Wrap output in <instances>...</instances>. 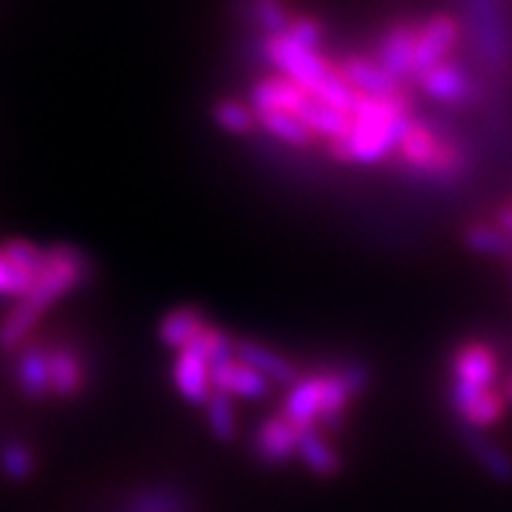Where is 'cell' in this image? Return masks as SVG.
Instances as JSON below:
<instances>
[{
	"label": "cell",
	"instance_id": "obj_1",
	"mask_svg": "<svg viewBox=\"0 0 512 512\" xmlns=\"http://www.w3.org/2000/svg\"><path fill=\"white\" fill-rule=\"evenodd\" d=\"M411 118L413 95L408 87L384 97L358 95L348 136L340 144H324V149L343 165H379L398 152Z\"/></svg>",
	"mask_w": 512,
	"mask_h": 512
},
{
	"label": "cell",
	"instance_id": "obj_2",
	"mask_svg": "<svg viewBox=\"0 0 512 512\" xmlns=\"http://www.w3.org/2000/svg\"><path fill=\"white\" fill-rule=\"evenodd\" d=\"M395 155L408 173L437 186L460 183L473 165L471 152L458 136L421 118H411Z\"/></svg>",
	"mask_w": 512,
	"mask_h": 512
},
{
	"label": "cell",
	"instance_id": "obj_3",
	"mask_svg": "<svg viewBox=\"0 0 512 512\" xmlns=\"http://www.w3.org/2000/svg\"><path fill=\"white\" fill-rule=\"evenodd\" d=\"M463 27L489 87L502 92L512 63V34L505 0H463Z\"/></svg>",
	"mask_w": 512,
	"mask_h": 512
},
{
	"label": "cell",
	"instance_id": "obj_4",
	"mask_svg": "<svg viewBox=\"0 0 512 512\" xmlns=\"http://www.w3.org/2000/svg\"><path fill=\"white\" fill-rule=\"evenodd\" d=\"M89 275H92V267H89V256L84 251L71 246V243H53V246H45L40 272L34 275L27 293L16 301H24L29 309L45 317L50 306H55L68 293L81 288L89 280Z\"/></svg>",
	"mask_w": 512,
	"mask_h": 512
},
{
	"label": "cell",
	"instance_id": "obj_5",
	"mask_svg": "<svg viewBox=\"0 0 512 512\" xmlns=\"http://www.w3.org/2000/svg\"><path fill=\"white\" fill-rule=\"evenodd\" d=\"M413 84L429 100L450 105V108H458V105H479V102L486 105L489 92H497V89H492L486 81H481L479 76L473 74V68L468 63L455 58V55H450L447 61L437 63L429 71H424ZM497 95H502V92H497Z\"/></svg>",
	"mask_w": 512,
	"mask_h": 512
},
{
	"label": "cell",
	"instance_id": "obj_6",
	"mask_svg": "<svg viewBox=\"0 0 512 512\" xmlns=\"http://www.w3.org/2000/svg\"><path fill=\"white\" fill-rule=\"evenodd\" d=\"M259 55L275 68L277 76H285L298 87H304L306 92H311V87L332 68L330 55H324L322 50L304 48L301 42H296L285 32L264 37L259 45Z\"/></svg>",
	"mask_w": 512,
	"mask_h": 512
},
{
	"label": "cell",
	"instance_id": "obj_7",
	"mask_svg": "<svg viewBox=\"0 0 512 512\" xmlns=\"http://www.w3.org/2000/svg\"><path fill=\"white\" fill-rule=\"evenodd\" d=\"M465 40L463 19L447 11H437V14L426 16L424 21H418L416 32V48H413V74L411 84L418 76L429 71L437 63L447 61L460 42Z\"/></svg>",
	"mask_w": 512,
	"mask_h": 512
},
{
	"label": "cell",
	"instance_id": "obj_8",
	"mask_svg": "<svg viewBox=\"0 0 512 512\" xmlns=\"http://www.w3.org/2000/svg\"><path fill=\"white\" fill-rule=\"evenodd\" d=\"M450 387L471 392H484L497 387L502 374V358L497 348L486 340H465L450 358Z\"/></svg>",
	"mask_w": 512,
	"mask_h": 512
},
{
	"label": "cell",
	"instance_id": "obj_9",
	"mask_svg": "<svg viewBox=\"0 0 512 512\" xmlns=\"http://www.w3.org/2000/svg\"><path fill=\"white\" fill-rule=\"evenodd\" d=\"M416 21H395L379 34L371 58L392 76L408 84L413 74V48H416Z\"/></svg>",
	"mask_w": 512,
	"mask_h": 512
},
{
	"label": "cell",
	"instance_id": "obj_10",
	"mask_svg": "<svg viewBox=\"0 0 512 512\" xmlns=\"http://www.w3.org/2000/svg\"><path fill=\"white\" fill-rule=\"evenodd\" d=\"M209 379H212V390L223 392L233 400H267L272 392V382L262 377L259 371L238 361L236 356L220 364L209 366Z\"/></svg>",
	"mask_w": 512,
	"mask_h": 512
},
{
	"label": "cell",
	"instance_id": "obj_11",
	"mask_svg": "<svg viewBox=\"0 0 512 512\" xmlns=\"http://www.w3.org/2000/svg\"><path fill=\"white\" fill-rule=\"evenodd\" d=\"M335 68L340 71L348 87L356 92V95H369V97H384V95H395L403 87V81L392 79L382 66H379L371 55L366 53H345L335 61Z\"/></svg>",
	"mask_w": 512,
	"mask_h": 512
},
{
	"label": "cell",
	"instance_id": "obj_12",
	"mask_svg": "<svg viewBox=\"0 0 512 512\" xmlns=\"http://www.w3.org/2000/svg\"><path fill=\"white\" fill-rule=\"evenodd\" d=\"M450 405L452 411L458 413L460 421L465 424V429H473V432H486L489 426L499 424L502 416L507 413V400L502 395V390L492 387V390L484 392H471V390H458V387H450Z\"/></svg>",
	"mask_w": 512,
	"mask_h": 512
},
{
	"label": "cell",
	"instance_id": "obj_13",
	"mask_svg": "<svg viewBox=\"0 0 512 512\" xmlns=\"http://www.w3.org/2000/svg\"><path fill=\"white\" fill-rule=\"evenodd\" d=\"M280 416L298 434L319 429V416H322V371L319 374H306L293 387H288L283 405H280Z\"/></svg>",
	"mask_w": 512,
	"mask_h": 512
},
{
	"label": "cell",
	"instance_id": "obj_14",
	"mask_svg": "<svg viewBox=\"0 0 512 512\" xmlns=\"http://www.w3.org/2000/svg\"><path fill=\"white\" fill-rule=\"evenodd\" d=\"M298 437L301 434L277 413V416L264 418L262 424H259V429L254 434V442H251V450H254L259 463L288 465L290 460H296Z\"/></svg>",
	"mask_w": 512,
	"mask_h": 512
},
{
	"label": "cell",
	"instance_id": "obj_15",
	"mask_svg": "<svg viewBox=\"0 0 512 512\" xmlns=\"http://www.w3.org/2000/svg\"><path fill=\"white\" fill-rule=\"evenodd\" d=\"M233 356L243 361L246 366L256 369L262 377L270 379L272 384H283V387H293L301 379L298 366L290 361L288 356L277 353L270 345L251 340V337H236V353Z\"/></svg>",
	"mask_w": 512,
	"mask_h": 512
},
{
	"label": "cell",
	"instance_id": "obj_16",
	"mask_svg": "<svg viewBox=\"0 0 512 512\" xmlns=\"http://www.w3.org/2000/svg\"><path fill=\"white\" fill-rule=\"evenodd\" d=\"M14 379L19 384L21 395L32 403H42L50 398V366L48 345L27 343L19 348L14 366Z\"/></svg>",
	"mask_w": 512,
	"mask_h": 512
},
{
	"label": "cell",
	"instance_id": "obj_17",
	"mask_svg": "<svg viewBox=\"0 0 512 512\" xmlns=\"http://www.w3.org/2000/svg\"><path fill=\"white\" fill-rule=\"evenodd\" d=\"M311 100V95L304 87H298L285 76H267V79H259L251 87L249 105L254 108V113H267V110H280V113H293L304 108L306 102Z\"/></svg>",
	"mask_w": 512,
	"mask_h": 512
},
{
	"label": "cell",
	"instance_id": "obj_18",
	"mask_svg": "<svg viewBox=\"0 0 512 512\" xmlns=\"http://www.w3.org/2000/svg\"><path fill=\"white\" fill-rule=\"evenodd\" d=\"M48 366H50V398L71 400L81 395L87 384V369L79 353L68 345H55L48 348Z\"/></svg>",
	"mask_w": 512,
	"mask_h": 512
},
{
	"label": "cell",
	"instance_id": "obj_19",
	"mask_svg": "<svg viewBox=\"0 0 512 512\" xmlns=\"http://www.w3.org/2000/svg\"><path fill=\"white\" fill-rule=\"evenodd\" d=\"M170 379H173L178 395L191 405H204L209 395L215 392L212 379H209V364L191 351L176 353L173 366H170Z\"/></svg>",
	"mask_w": 512,
	"mask_h": 512
},
{
	"label": "cell",
	"instance_id": "obj_20",
	"mask_svg": "<svg viewBox=\"0 0 512 512\" xmlns=\"http://www.w3.org/2000/svg\"><path fill=\"white\" fill-rule=\"evenodd\" d=\"M209 324L207 314L196 306H176L170 309L157 324V340H160L168 351L181 353L186 351L196 340V335Z\"/></svg>",
	"mask_w": 512,
	"mask_h": 512
},
{
	"label": "cell",
	"instance_id": "obj_21",
	"mask_svg": "<svg viewBox=\"0 0 512 512\" xmlns=\"http://www.w3.org/2000/svg\"><path fill=\"white\" fill-rule=\"evenodd\" d=\"M296 460L319 479H332L343 471V458L322 429H311L298 437Z\"/></svg>",
	"mask_w": 512,
	"mask_h": 512
},
{
	"label": "cell",
	"instance_id": "obj_22",
	"mask_svg": "<svg viewBox=\"0 0 512 512\" xmlns=\"http://www.w3.org/2000/svg\"><path fill=\"white\" fill-rule=\"evenodd\" d=\"M353 395L348 382L343 379L340 369L322 371V416H319V429L322 432H337L345 421V413L351 408Z\"/></svg>",
	"mask_w": 512,
	"mask_h": 512
},
{
	"label": "cell",
	"instance_id": "obj_23",
	"mask_svg": "<svg viewBox=\"0 0 512 512\" xmlns=\"http://www.w3.org/2000/svg\"><path fill=\"white\" fill-rule=\"evenodd\" d=\"M296 115L298 121L314 134V139H324L327 144H340L348 136V131H351V115L337 113V110L327 108V105L317 102L314 97Z\"/></svg>",
	"mask_w": 512,
	"mask_h": 512
},
{
	"label": "cell",
	"instance_id": "obj_24",
	"mask_svg": "<svg viewBox=\"0 0 512 512\" xmlns=\"http://www.w3.org/2000/svg\"><path fill=\"white\" fill-rule=\"evenodd\" d=\"M463 445L468 447L471 458L484 468L492 479L497 481H512V455L507 450L492 442L489 437H484L481 432H473V429H463Z\"/></svg>",
	"mask_w": 512,
	"mask_h": 512
},
{
	"label": "cell",
	"instance_id": "obj_25",
	"mask_svg": "<svg viewBox=\"0 0 512 512\" xmlns=\"http://www.w3.org/2000/svg\"><path fill=\"white\" fill-rule=\"evenodd\" d=\"M256 126L262 128L267 136H272L275 142L288 144L293 149H311L317 142L314 134L293 113H280V110L256 113Z\"/></svg>",
	"mask_w": 512,
	"mask_h": 512
},
{
	"label": "cell",
	"instance_id": "obj_26",
	"mask_svg": "<svg viewBox=\"0 0 512 512\" xmlns=\"http://www.w3.org/2000/svg\"><path fill=\"white\" fill-rule=\"evenodd\" d=\"M243 16L254 24V29H259L264 40V37L283 34L296 14L290 11L288 0H246L243 3Z\"/></svg>",
	"mask_w": 512,
	"mask_h": 512
},
{
	"label": "cell",
	"instance_id": "obj_27",
	"mask_svg": "<svg viewBox=\"0 0 512 512\" xmlns=\"http://www.w3.org/2000/svg\"><path fill=\"white\" fill-rule=\"evenodd\" d=\"M465 249L481 256H494V259H507L510 256V233L499 228L497 223H486V220H476V223L465 225L463 230Z\"/></svg>",
	"mask_w": 512,
	"mask_h": 512
},
{
	"label": "cell",
	"instance_id": "obj_28",
	"mask_svg": "<svg viewBox=\"0 0 512 512\" xmlns=\"http://www.w3.org/2000/svg\"><path fill=\"white\" fill-rule=\"evenodd\" d=\"M204 421H207L209 434L223 442V445H230L236 442L238 437V411H236V400L223 395V392H212L209 400L204 403Z\"/></svg>",
	"mask_w": 512,
	"mask_h": 512
},
{
	"label": "cell",
	"instance_id": "obj_29",
	"mask_svg": "<svg viewBox=\"0 0 512 512\" xmlns=\"http://www.w3.org/2000/svg\"><path fill=\"white\" fill-rule=\"evenodd\" d=\"M212 121L228 136H249L256 128V113L249 102L236 97H223L212 105Z\"/></svg>",
	"mask_w": 512,
	"mask_h": 512
},
{
	"label": "cell",
	"instance_id": "obj_30",
	"mask_svg": "<svg viewBox=\"0 0 512 512\" xmlns=\"http://www.w3.org/2000/svg\"><path fill=\"white\" fill-rule=\"evenodd\" d=\"M40 314L29 309L24 301H14V306L6 311V317L0 319V348L3 351H19L34 332Z\"/></svg>",
	"mask_w": 512,
	"mask_h": 512
},
{
	"label": "cell",
	"instance_id": "obj_31",
	"mask_svg": "<svg viewBox=\"0 0 512 512\" xmlns=\"http://www.w3.org/2000/svg\"><path fill=\"white\" fill-rule=\"evenodd\" d=\"M309 95L317 102H322V105H327V108L345 115L353 113V108H356V97H358L356 92L348 87V81L340 76V71L335 68V61H332L330 71H327V74H324L322 79L311 87Z\"/></svg>",
	"mask_w": 512,
	"mask_h": 512
},
{
	"label": "cell",
	"instance_id": "obj_32",
	"mask_svg": "<svg viewBox=\"0 0 512 512\" xmlns=\"http://www.w3.org/2000/svg\"><path fill=\"white\" fill-rule=\"evenodd\" d=\"M186 351L202 356L209 366L220 364V361H228L236 353V337L230 335L228 330L217 327V324L209 322L199 335H196L194 343L186 348Z\"/></svg>",
	"mask_w": 512,
	"mask_h": 512
},
{
	"label": "cell",
	"instance_id": "obj_33",
	"mask_svg": "<svg viewBox=\"0 0 512 512\" xmlns=\"http://www.w3.org/2000/svg\"><path fill=\"white\" fill-rule=\"evenodd\" d=\"M0 251L6 256V262L19 272L21 277H27L29 283L34 275L40 272L42 259H45V246L29 241V238H8L0 243Z\"/></svg>",
	"mask_w": 512,
	"mask_h": 512
},
{
	"label": "cell",
	"instance_id": "obj_34",
	"mask_svg": "<svg viewBox=\"0 0 512 512\" xmlns=\"http://www.w3.org/2000/svg\"><path fill=\"white\" fill-rule=\"evenodd\" d=\"M37 471V455L21 439H8L0 445V473L8 481H29Z\"/></svg>",
	"mask_w": 512,
	"mask_h": 512
},
{
	"label": "cell",
	"instance_id": "obj_35",
	"mask_svg": "<svg viewBox=\"0 0 512 512\" xmlns=\"http://www.w3.org/2000/svg\"><path fill=\"white\" fill-rule=\"evenodd\" d=\"M285 34L293 37L296 42H301L304 48H311V50H322L324 45V24L317 19V16L296 14L293 19H290Z\"/></svg>",
	"mask_w": 512,
	"mask_h": 512
},
{
	"label": "cell",
	"instance_id": "obj_36",
	"mask_svg": "<svg viewBox=\"0 0 512 512\" xmlns=\"http://www.w3.org/2000/svg\"><path fill=\"white\" fill-rule=\"evenodd\" d=\"M29 280L27 277H21L19 272L6 262V256L0 251V298H21L29 290Z\"/></svg>",
	"mask_w": 512,
	"mask_h": 512
},
{
	"label": "cell",
	"instance_id": "obj_37",
	"mask_svg": "<svg viewBox=\"0 0 512 512\" xmlns=\"http://www.w3.org/2000/svg\"><path fill=\"white\" fill-rule=\"evenodd\" d=\"M494 223H497L502 230H507V233H512V202H507L505 207L497 209V215H494Z\"/></svg>",
	"mask_w": 512,
	"mask_h": 512
},
{
	"label": "cell",
	"instance_id": "obj_38",
	"mask_svg": "<svg viewBox=\"0 0 512 512\" xmlns=\"http://www.w3.org/2000/svg\"><path fill=\"white\" fill-rule=\"evenodd\" d=\"M499 390H502V395H505L507 405H512V374H507V377L502 379V384H499Z\"/></svg>",
	"mask_w": 512,
	"mask_h": 512
},
{
	"label": "cell",
	"instance_id": "obj_39",
	"mask_svg": "<svg viewBox=\"0 0 512 512\" xmlns=\"http://www.w3.org/2000/svg\"><path fill=\"white\" fill-rule=\"evenodd\" d=\"M510 277H512V264H510Z\"/></svg>",
	"mask_w": 512,
	"mask_h": 512
}]
</instances>
